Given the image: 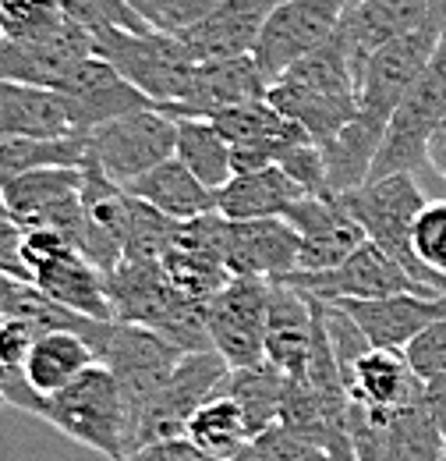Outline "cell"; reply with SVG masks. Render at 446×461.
I'll use <instances>...</instances> for the list:
<instances>
[{"instance_id": "484cf974", "label": "cell", "mask_w": 446, "mask_h": 461, "mask_svg": "<svg viewBox=\"0 0 446 461\" xmlns=\"http://www.w3.org/2000/svg\"><path fill=\"white\" fill-rule=\"evenodd\" d=\"M316 338V298L290 281H270L266 316V358L287 376H305Z\"/></svg>"}, {"instance_id": "d4e9b609", "label": "cell", "mask_w": 446, "mask_h": 461, "mask_svg": "<svg viewBox=\"0 0 446 461\" xmlns=\"http://www.w3.org/2000/svg\"><path fill=\"white\" fill-rule=\"evenodd\" d=\"M343 384L351 404L365 411H397L425 398V380L411 369L407 355L387 348H365L343 369Z\"/></svg>"}, {"instance_id": "5bb4252c", "label": "cell", "mask_w": 446, "mask_h": 461, "mask_svg": "<svg viewBox=\"0 0 446 461\" xmlns=\"http://www.w3.org/2000/svg\"><path fill=\"white\" fill-rule=\"evenodd\" d=\"M283 217L301 234V252H298V270L301 274L334 270L340 263H347L369 241L365 228L358 224V217L343 206V199L336 192L305 195Z\"/></svg>"}, {"instance_id": "bcb514c9", "label": "cell", "mask_w": 446, "mask_h": 461, "mask_svg": "<svg viewBox=\"0 0 446 461\" xmlns=\"http://www.w3.org/2000/svg\"><path fill=\"white\" fill-rule=\"evenodd\" d=\"M29 294H32V285H25V281L11 277L7 270H0V316H22Z\"/></svg>"}, {"instance_id": "8d00e7d4", "label": "cell", "mask_w": 446, "mask_h": 461, "mask_svg": "<svg viewBox=\"0 0 446 461\" xmlns=\"http://www.w3.org/2000/svg\"><path fill=\"white\" fill-rule=\"evenodd\" d=\"M177 224L167 213H160L156 206L142 203L131 195V224H128V238H124V259H164V252L170 249Z\"/></svg>"}, {"instance_id": "ba28073f", "label": "cell", "mask_w": 446, "mask_h": 461, "mask_svg": "<svg viewBox=\"0 0 446 461\" xmlns=\"http://www.w3.org/2000/svg\"><path fill=\"white\" fill-rule=\"evenodd\" d=\"M227 373H230V366H227V358L217 348L184 351L181 362L174 366V373L164 380V387L142 408V415L135 422V433H131V455L138 447H146V444L184 437L188 422L195 419V411L210 402L213 394H220Z\"/></svg>"}, {"instance_id": "e575fe53", "label": "cell", "mask_w": 446, "mask_h": 461, "mask_svg": "<svg viewBox=\"0 0 446 461\" xmlns=\"http://www.w3.org/2000/svg\"><path fill=\"white\" fill-rule=\"evenodd\" d=\"M184 437L217 461H227L230 455H237L245 444H252V433L245 426L241 408H237V402L223 387L220 394H213L210 402L195 411V419L188 422V433Z\"/></svg>"}, {"instance_id": "9c48e42d", "label": "cell", "mask_w": 446, "mask_h": 461, "mask_svg": "<svg viewBox=\"0 0 446 461\" xmlns=\"http://www.w3.org/2000/svg\"><path fill=\"white\" fill-rule=\"evenodd\" d=\"M174 149H177V121L160 107L124 114L89 131V157L124 188L135 177L170 160Z\"/></svg>"}, {"instance_id": "c3c4849f", "label": "cell", "mask_w": 446, "mask_h": 461, "mask_svg": "<svg viewBox=\"0 0 446 461\" xmlns=\"http://www.w3.org/2000/svg\"><path fill=\"white\" fill-rule=\"evenodd\" d=\"M429 167L446 181V121L443 128L433 135V142H429Z\"/></svg>"}, {"instance_id": "ac0fdd59", "label": "cell", "mask_w": 446, "mask_h": 461, "mask_svg": "<svg viewBox=\"0 0 446 461\" xmlns=\"http://www.w3.org/2000/svg\"><path fill=\"white\" fill-rule=\"evenodd\" d=\"M67 104V114H71V128L78 135H89L96 131L100 124H111L117 117L135 114V111H146V107H156L142 89H135L111 60L103 58H85L57 89Z\"/></svg>"}, {"instance_id": "ee69618b", "label": "cell", "mask_w": 446, "mask_h": 461, "mask_svg": "<svg viewBox=\"0 0 446 461\" xmlns=\"http://www.w3.org/2000/svg\"><path fill=\"white\" fill-rule=\"evenodd\" d=\"M22 241H25V228L14 224V217L7 213L4 195H0V270H7L11 277L29 285V274H25V263H22Z\"/></svg>"}, {"instance_id": "836d02e7", "label": "cell", "mask_w": 446, "mask_h": 461, "mask_svg": "<svg viewBox=\"0 0 446 461\" xmlns=\"http://www.w3.org/2000/svg\"><path fill=\"white\" fill-rule=\"evenodd\" d=\"M85 160H89V135H64V139L0 135V188L36 167H82Z\"/></svg>"}, {"instance_id": "6da1fadb", "label": "cell", "mask_w": 446, "mask_h": 461, "mask_svg": "<svg viewBox=\"0 0 446 461\" xmlns=\"http://www.w3.org/2000/svg\"><path fill=\"white\" fill-rule=\"evenodd\" d=\"M358 68L347 54L340 29L319 50L290 64L270 86V104L283 117L298 121L319 146H330L358 117Z\"/></svg>"}, {"instance_id": "7bdbcfd3", "label": "cell", "mask_w": 446, "mask_h": 461, "mask_svg": "<svg viewBox=\"0 0 446 461\" xmlns=\"http://www.w3.org/2000/svg\"><path fill=\"white\" fill-rule=\"evenodd\" d=\"M43 327L29 316H0V362L11 369H25V358Z\"/></svg>"}, {"instance_id": "d590c367", "label": "cell", "mask_w": 446, "mask_h": 461, "mask_svg": "<svg viewBox=\"0 0 446 461\" xmlns=\"http://www.w3.org/2000/svg\"><path fill=\"white\" fill-rule=\"evenodd\" d=\"M67 22L57 0H0V36L7 40H50Z\"/></svg>"}, {"instance_id": "ffe728a7", "label": "cell", "mask_w": 446, "mask_h": 461, "mask_svg": "<svg viewBox=\"0 0 446 461\" xmlns=\"http://www.w3.org/2000/svg\"><path fill=\"white\" fill-rule=\"evenodd\" d=\"M93 54H96L93 32L82 29L78 22H67L50 40H7V36H0V82L60 89V82Z\"/></svg>"}, {"instance_id": "74e56055", "label": "cell", "mask_w": 446, "mask_h": 461, "mask_svg": "<svg viewBox=\"0 0 446 461\" xmlns=\"http://www.w3.org/2000/svg\"><path fill=\"white\" fill-rule=\"evenodd\" d=\"M60 11L78 22L82 29L89 32H100V29H128V32H146L149 25L131 11L128 0H57Z\"/></svg>"}, {"instance_id": "d6a6232c", "label": "cell", "mask_w": 446, "mask_h": 461, "mask_svg": "<svg viewBox=\"0 0 446 461\" xmlns=\"http://www.w3.org/2000/svg\"><path fill=\"white\" fill-rule=\"evenodd\" d=\"M174 157L195 174L206 188L220 192L234 177V149L223 131L206 117H177V149Z\"/></svg>"}, {"instance_id": "d6986e66", "label": "cell", "mask_w": 446, "mask_h": 461, "mask_svg": "<svg viewBox=\"0 0 446 461\" xmlns=\"http://www.w3.org/2000/svg\"><path fill=\"white\" fill-rule=\"evenodd\" d=\"M223 228H227V217L217 210L177 224V234L160 263L181 291L195 298H213L234 281L227 267V252H223Z\"/></svg>"}, {"instance_id": "9a60e30c", "label": "cell", "mask_w": 446, "mask_h": 461, "mask_svg": "<svg viewBox=\"0 0 446 461\" xmlns=\"http://www.w3.org/2000/svg\"><path fill=\"white\" fill-rule=\"evenodd\" d=\"M131 224V192L117 185L93 157L82 164V230L75 249L111 274L124 259V238Z\"/></svg>"}, {"instance_id": "52a82bcc", "label": "cell", "mask_w": 446, "mask_h": 461, "mask_svg": "<svg viewBox=\"0 0 446 461\" xmlns=\"http://www.w3.org/2000/svg\"><path fill=\"white\" fill-rule=\"evenodd\" d=\"M96 58L111 60L113 68L142 89L156 107L177 104L188 96L195 78V60L184 54L177 36L170 32H128V29H100L93 32Z\"/></svg>"}, {"instance_id": "3957f363", "label": "cell", "mask_w": 446, "mask_h": 461, "mask_svg": "<svg viewBox=\"0 0 446 461\" xmlns=\"http://www.w3.org/2000/svg\"><path fill=\"white\" fill-rule=\"evenodd\" d=\"M43 422L60 429L67 440L103 455L107 461H128L131 455V415L120 384L103 362L89 366L75 384L50 394L40 411Z\"/></svg>"}, {"instance_id": "8fae6325", "label": "cell", "mask_w": 446, "mask_h": 461, "mask_svg": "<svg viewBox=\"0 0 446 461\" xmlns=\"http://www.w3.org/2000/svg\"><path fill=\"white\" fill-rule=\"evenodd\" d=\"M266 316H270V281L234 277L210 298V341L230 369L266 362Z\"/></svg>"}, {"instance_id": "44dd1931", "label": "cell", "mask_w": 446, "mask_h": 461, "mask_svg": "<svg viewBox=\"0 0 446 461\" xmlns=\"http://www.w3.org/2000/svg\"><path fill=\"white\" fill-rule=\"evenodd\" d=\"M223 252L234 277H263L283 281L298 270L301 234L287 217H259V221H227Z\"/></svg>"}, {"instance_id": "5b68a950", "label": "cell", "mask_w": 446, "mask_h": 461, "mask_svg": "<svg viewBox=\"0 0 446 461\" xmlns=\"http://www.w3.org/2000/svg\"><path fill=\"white\" fill-rule=\"evenodd\" d=\"M85 341L96 351V358L117 376L131 415V433H135L142 408L164 387V380L174 373L184 351L149 327L120 323V320H93L85 330Z\"/></svg>"}, {"instance_id": "f6af8a7d", "label": "cell", "mask_w": 446, "mask_h": 461, "mask_svg": "<svg viewBox=\"0 0 446 461\" xmlns=\"http://www.w3.org/2000/svg\"><path fill=\"white\" fill-rule=\"evenodd\" d=\"M128 461H217L210 458L202 447H195L188 437H174V440H160V444H146L138 447Z\"/></svg>"}, {"instance_id": "ab89813d", "label": "cell", "mask_w": 446, "mask_h": 461, "mask_svg": "<svg viewBox=\"0 0 446 461\" xmlns=\"http://www.w3.org/2000/svg\"><path fill=\"white\" fill-rule=\"evenodd\" d=\"M415 256L433 270L446 277V199L425 203V210L415 221Z\"/></svg>"}, {"instance_id": "cb8c5ba5", "label": "cell", "mask_w": 446, "mask_h": 461, "mask_svg": "<svg viewBox=\"0 0 446 461\" xmlns=\"http://www.w3.org/2000/svg\"><path fill=\"white\" fill-rule=\"evenodd\" d=\"M351 312L358 330L372 348L387 351H404L425 327L436 320H446V294H383V298H351L336 302Z\"/></svg>"}, {"instance_id": "8992f818", "label": "cell", "mask_w": 446, "mask_h": 461, "mask_svg": "<svg viewBox=\"0 0 446 461\" xmlns=\"http://www.w3.org/2000/svg\"><path fill=\"white\" fill-rule=\"evenodd\" d=\"M446 121V32L436 47L433 60L418 75V82L400 100L397 114L390 117V128L383 135L379 157L372 164L369 181L390 177V174H418L429 164V142Z\"/></svg>"}, {"instance_id": "816d5d0a", "label": "cell", "mask_w": 446, "mask_h": 461, "mask_svg": "<svg viewBox=\"0 0 446 461\" xmlns=\"http://www.w3.org/2000/svg\"><path fill=\"white\" fill-rule=\"evenodd\" d=\"M443 461H446V455H443Z\"/></svg>"}, {"instance_id": "f546056e", "label": "cell", "mask_w": 446, "mask_h": 461, "mask_svg": "<svg viewBox=\"0 0 446 461\" xmlns=\"http://www.w3.org/2000/svg\"><path fill=\"white\" fill-rule=\"evenodd\" d=\"M128 192L135 199L156 206L160 213H167L174 221H195V217H206L217 210V192L206 188L177 157H170L160 167L135 177L128 185Z\"/></svg>"}, {"instance_id": "7402d4cb", "label": "cell", "mask_w": 446, "mask_h": 461, "mask_svg": "<svg viewBox=\"0 0 446 461\" xmlns=\"http://www.w3.org/2000/svg\"><path fill=\"white\" fill-rule=\"evenodd\" d=\"M270 78L266 71L259 68V60L252 54L245 58H227L213 60V64H195V78H192V89L184 100L177 104H164L160 111L177 117H206L213 121L217 114L230 111V107H241L248 100H263L270 96Z\"/></svg>"}, {"instance_id": "4dcf8cb0", "label": "cell", "mask_w": 446, "mask_h": 461, "mask_svg": "<svg viewBox=\"0 0 446 461\" xmlns=\"http://www.w3.org/2000/svg\"><path fill=\"white\" fill-rule=\"evenodd\" d=\"M96 351L89 341L75 330H43L36 338V345L25 358V384L40 394L50 398L57 391H64L67 384H75L89 366H96Z\"/></svg>"}, {"instance_id": "b9f144b4", "label": "cell", "mask_w": 446, "mask_h": 461, "mask_svg": "<svg viewBox=\"0 0 446 461\" xmlns=\"http://www.w3.org/2000/svg\"><path fill=\"white\" fill-rule=\"evenodd\" d=\"M404 355L425 384L446 376V320H436L433 327H425L411 345L404 348Z\"/></svg>"}, {"instance_id": "603a6c76", "label": "cell", "mask_w": 446, "mask_h": 461, "mask_svg": "<svg viewBox=\"0 0 446 461\" xmlns=\"http://www.w3.org/2000/svg\"><path fill=\"white\" fill-rule=\"evenodd\" d=\"M436 14H446V0H354L340 22V36L358 68V82L383 43L422 29Z\"/></svg>"}, {"instance_id": "4fadbf2b", "label": "cell", "mask_w": 446, "mask_h": 461, "mask_svg": "<svg viewBox=\"0 0 446 461\" xmlns=\"http://www.w3.org/2000/svg\"><path fill=\"white\" fill-rule=\"evenodd\" d=\"M7 213L25 230H60L71 245L82 230V167H36L0 188Z\"/></svg>"}, {"instance_id": "7a4b0ae2", "label": "cell", "mask_w": 446, "mask_h": 461, "mask_svg": "<svg viewBox=\"0 0 446 461\" xmlns=\"http://www.w3.org/2000/svg\"><path fill=\"white\" fill-rule=\"evenodd\" d=\"M107 288L113 302V320L138 323L181 351H206L210 341V298H195L181 291L160 259H120L107 274Z\"/></svg>"}, {"instance_id": "2e32d148", "label": "cell", "mask_w": 446, "mask_h": 461, "mask_svg": "<svg viewBox=\"0 0 446 461\" xmlns=\"http://www.w3.org/2000/svg\"><path fill=\"white\" fill-rule=\"evenodd\" d=\"M305 294L319 298V302H351V298H383V294H433L425 291L393 256H387L376 241H365L347 263H340L334 270H319V274H290L283 277Z\"/></svg>"}, {"instance_id": "7c38bea8", "label": "cell", "mask_w": 446, "mask_h": 461, "mask_svg": "<svg viewBox=\"0 0 446 461\" xmlns=\"http://www.w3.org/2000/svg\"><path fill=\"white\" fill-rule=\"evenodd\" d=\"M354 0H283L270 14L252 58L266 71V78H280L290 64L319 50L347 14Z\"/></svg>"}, {"instance_id": "60d3db41", "label": "cell", "mask_w": 446, "mask_h": 461, "mask_svg": "<svg viewBox=\"0 0 446 461\" xmlns=\"http://www.w3.org/2000/svg\"><path fill=\"white\" fill-rule=\"evenodd\" d=\"M252 444L259 447V455L266 461H334V455H326L319 444L290 433L283 422H273L270 429H263Z\"/></svg>"}, {"instance_id": "f35d334b", "label": "cell", "mask_w": 446, "mask_h": 461, "mask_svg": "<svg viewBox=\"0 0 446 461\" xmlns=\"http://www.w3.org/2000/svg\"><path fill=\"white\" fill-rule=\"evenodd\" d=\"M128 4L153 32H170V36L195 25L213 7V0H128Z\"/></svg>"}, {"instance_id": "1f68e13d", "label": "cell", "mask_w": 446, "mask_h": 461, "mask_svg": "<svg viewBox=\"0 0 446 461\" xmlns=\"http://www.w3.org/2000/svg\"><path fill=\"white\" fill-rule=\"evenodd\" d=\"M223 391L237 402L245 426L252 433V440L280 422V404H283V391H287V373L273 366L270 358L259 366H245V369H230L223 380Z\"/></svg>"}, {"instance_id": "f1b7e54d", "label": "cell", "mask_w": 446, "mask_h": 461, "mask_svg": "<svg viewBox=\"0 0 446 461\" xmlns=\"http://www.w3.org/2000/svg\"><path fill=\"white\" fill-rule=\"evenodd\" d=\"M308 192L280 167L234 174L217 192V213L227 221H259V217H283L298 199Z\"/></svg>"}, {"instance_id": "4316f807", "label": "cell", "mask_w": 446, "mask_h": 461, "mask_svg": "<svg viewBox=\"0 0 446 461\" xmlns=\"http://www.w3.org/2000/svg\"><path fill=\"white\" fill-rule=\"evenodd\" d=\"M32 288L43 291L50 302L78 312V316L113 320L107 274L100 267H93L78 249H64V252H57L50 263H43L32 274Z\"/></svg>"}, {"instance_id": "83f0119b", "label": "cell", "mask_w": 446, "mask_h": 461, "mask_svg": "<svg viewBox=\"0 0 446 461\" xmlns=\"http://www.w3.org/2000/svg\"><path fill=\"white\" fill-rule=\"evenodd\" d=\"M0 135L4 139H64L71 128L67 104L57 89L0 82Z\"/></svg>"}, {"instance_id": "30bf717a", "label": "cell", "mask_w": 446, "mask_h": 461, "mask_svg": "<svg viewBox=\"0 0 446 461\" xmlns=\"http://www.w3.org/2000/svg\"><path fill=\"white\" fill-rule=\"evenodd\" d=\"M351 444L358 461H443L446 440L425 398L397 411H365L351 404Z\"/></svg>"}, {"instance_id": "7dc6e473", "label": "cell", "mask_w": 446, "mask_h": 461, "mask_svg": "<svg viewBox=\"0 0 446 461\" xmlns=\"http://www.w3.org/2000/svg\"><path fill=\"white\" fill-rule=\"evenodd\" d=\"M425 408H429V415L436 419V426H440V433H443V440H446V376L425 384Z\"/></svg>"}, {"instance_id": "277c9868", "label": "cell", "mask_w": 446, "mask_h": 461, "mask_svg": "<svg viewBox=\"0 0 446 461\" xmlns=\"http://www.w3.org/2000/svg\"><path fill=\"white\" fill-rule=\"evenodd\" d=\"M343 199V206L358 217V224L365 228L369 241H376L387 256H393L418 285L433 294H446V277L433 274L418 256H415V221L425 210V192L418 185V174L404 171L390 177H376L365 181L361 188L351 192H336Z\"/></svg>"}, {"instance_id": "681fc988", "label": "cell", "mask_w": 446, "mask_h": 461, "mask_svg": "<svg viewBox=\"0 0 446 461\" xmlns=\"http://www.w3.org/2000/svg\"><path fill=\"white\" fill-rule=\"evenodd\" d=\"M227 461H266V458L259 455V447H255V444H245V447H241L237 455H230Z\"/></svg>"}, {"instance_id": "e0dca14e", "label": "cell", "mask_w": 446, "mask_h": 461, "mask_svg": "<svg viewBox=\"0 0 446 461\" xmlns=\"http://www.w3.org/2000/svg\"><path fill=\"white\" fill-rule=\"evenodd\" d=\"M283 0H213V7L188 29L174 32L195 64L245 58L255 50L270 14Z\"/></svg>"}, {"instance_id": "f907efd6", "label": "cell", "mask_w": 446, "mask_h": 461, "mask_svg": "<svg viewBox=\"0 0 446 461\" xmlns=\"http://www.w3.org/2000/svg\"><path fill=\"white\" fill-rule=\"evenodd\" d=\"M4 404H7V398H4V394H0V408H4Z\"/></svg>"}]
</instances>
